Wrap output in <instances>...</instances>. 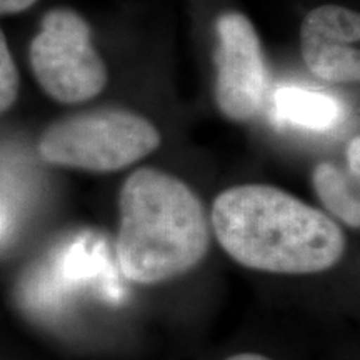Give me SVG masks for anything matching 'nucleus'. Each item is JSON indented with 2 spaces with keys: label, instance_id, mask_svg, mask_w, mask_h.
I'll return each instance as SVG.
<instances>
[{
  "label": "nucleus",
  "instance_id": "obj_1",
  "mask_svg": "<svg viewBox=\"0 0 360 360\" xmlns=\"http://www.w3.org/2000/svg\"><path fill=\"white\" fill-rule=\"evenodd\" d=\"M212 227L236 262L262 272H323L345 250V236L334 220L272 186H238L220 193Z\"/></svg>",
  "mask_w": 360,
  "mask_h": 360
},
{
  "label": "nucleus",
  "instance_id": "obj_2",
  "mask_svg": "<svg viewBox=\"0 0 360 360\" xmlns=\"http://www.w3.org/2000/svg\"><path fill=\"white\" fill-rule=\"evenodd\" d=\"M119 207L115 252L130 282L172 281L205 257L209 219L182 180L155 169L137 170L125 180Z\"/></svg>",
  "mask_w": 360,
  "mask_h": 360
},
{
  "label": "nucleus",
  "instance_id": "obj_3",
  "mask_svg": "<svg viewBox=\"0 0 360 360\" xmlns=\"http://www.w3.org/2000/svg\"><path fill=\"white\" fill-rule=\"evenodd\" d=\"M160 135L148 120L127 110H96L58 120L42 134L45 162L92 172H112L154 152Z\"/></svg>",
  "mask_w": 360,
  "mask_h": 360
},
{
  "label": "nucleus",
  "instance_id": "obj_4",
  "mask_svg": "<svg viewBox=\"0 0 360 360\" xmlns=\"http://www.w3.org/2000/svg\"><path fill=\"white\" fill-rule=\"evenodd\" d=\"M30 64L42 89L58 102L89 101L107 84L105 64L90 44L87 22L65 8L44 17L30 44Z\"/></svg>",
  "mask_w": 360,
  "mask_h": 360
},
{
  "label": "nucleus",
  "instance_id": "obj_5",
  "mask_svg": "<svg viewBox=\"0 0 360 360\" xmlns=\"http://www.w3.org/2000/svg\"><path fill=\"white\" fill-rule=\"evenodd\" d=\"M215 64L219 109L231 120L247 122L262 105L265 69L259 35L242 13H225L217 20Z\"/></svg>",
  "mask_w": 360,
  "mask_h": 360
},
{
  "label": "nucleus",
  "instance_id": "obj_6",
  "mask_svg": "<svg viewBox=\"0 0 360 360\" xmlns=\"http://www.w3.org/2000/svg\"><path fill=\"white\" fill-rule=\"evenodd\" d=\"M360 17L349 8L323 6L309 12L300 29L305 65L327 82L360 79Z\"/></svg>",
  "mask_w": 360,
  "mask_h": 360
},
{
  "label": "nucleus",
  "instance_id": "obj_7",
  "mask_svg": "<svg viewBox=\"0 0 360 360\" xmlns=\"http://www.w3.org/2000/svg\"><path fill=\"white\" fill-rule=\"evenodd\" d=\"M276 115L309 130H328L342 119V105L327 94L300 87H282L274 97Z\"/></svg>",
  "mask_w": 360,
  "mask_h": 360
},
{
  "label": "nucleus",
  "instance_id": "obj_8",
  "mask_svg": "<svg viewBox=\"0 0 360 360\" xmlns=\"http://www.w3.org/2000/svg\"><path fill=\"white\" fill-rule=\"evenodd\" d=\"M314 188L328 212L339 217L349 227L360 224V202L357 184L352 175H345L330 162H322L314 170Z\"/></svg>",
  "mask_w": 360,
  "mask_h": 360
},
{
  "label": "nucleus",
  "instance_id": "obj_9",
  "mask_svg": "<svg viewBox=\"0 0 360 360\" xmlns=\"http://www.w3.org/2000/svg\"><path fill=\"white\" fill-rule=\"evenodd\" d=\"M19 92V74L8 51L6 37L0 30V114L15 102Z\"/></svg>",
  "mask_w": 360,
  "mask_h": 360
},
{
  "label": "nucleus",
  "instance_id": "obj_10",
  "mask_svg": "<svg viewBox=\"0 0 360 360\" xmlns=\"http://www.w3.org/2000/svg\"><path fill=\"white\" fill-rule=\"evenodd\" d=\"M359 152H360V141H359V137H355L354 141L349 143V148H347L349 170H350V175H352V177H354L355 180H359V175H360Z\"/></svg>",
  "mask_w": 360,
  "mask_h": 360
},
{
  "label": "nucleus",
  "instance_id": "obj_11",
  "mask_svg": "<svg viewBox=\"0 0 360 360\" xmlns=\"http://www.w3.org/2000/svg\"><path fill=\"white\" fill-rule=\"evenodd\" d=\"M37 0H0V13H15L29 8Z\"/></svg>",
  "mask_w": 360,
  "mask_h": 360
},
{
  "label": "nucleus",
  "instance_id": "obj_12",
  "mask_svg": "<svg viewBox=\"0 0 360 360\" xmlns=\"http://www.w3.org/2000/svg\"><path fill=\"white\" fill-rule=\"evenodd\" d=\"M225 360H270V359L260 354H237L233 355V357H229Z\"/></svg>",
  "mask_w": 360,
  "mask_h": 360
}]
</instances>
